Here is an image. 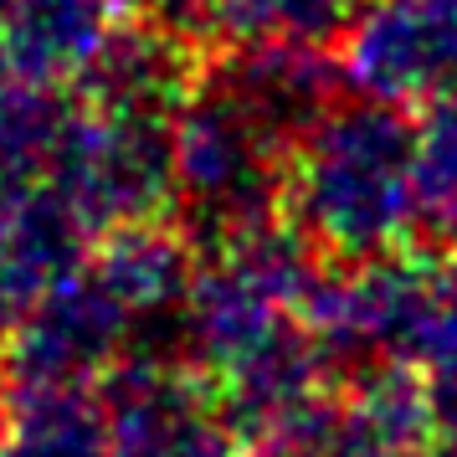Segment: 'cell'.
<instances>
[{"label": "cell", "mask_w": 457, "mask_h": 457, "mask_svg": "<svg viewBox=\"0 0 457 457\" xmlns=\"http://www.w3.org/2000/svg\"><path fill=\"white\" fill-rule=\"evenodd\" d=\"M283 221L324 262H370L416 242V119L386 98H339L283 165Z\"/></svg>", "instance_id": "6da1fadb"}, {"label": "cell", "mask_w": 457, "mask_h": 457, "mask_svg": "<svg viewBox=\"0 0 457 457\" xmlns=\"http://www.w3.org/2000/svg\"><path fill=\"white\" fill-rule=\"evenodd\" d=\"M175 139V221L201 252L283 216L288 145L272 139L211 72L170 119Z\"/></svg>", "instance_id": "7a4b0ae2"}, {"label": "cell", "mask_w": 457, "mask_h": 457, "mask_svg": "<svg viewBox=\"0 0 457 457\" xmlns=\"http://www.w3.org/2000/svg\"><path fill=\"white\" fill-rule=\"evenodd\" d=\"M42 180L57 190L87 237L175 216V139L170 119L72 108Z\"/></svg>", "instance_id": "3957f363"}, {"label": "cell", "mask_w": 457, "mask_h": 457, "mask_svg": "<svg viewBox=\"0 0 457 457\" xmlns=\"http://www.w3.org/2000/svg\"><path fill=\"white\" fill-rule=\"evenodd\" d=\"M113 457H242L227 406L180 354L139 350L98 380Z\"/></svg>", "instance_id": "277c9868"}, {"label": "cell", "mask_w": 457, "mask_h": 457, "mask_svg": "<svg viewBox=\"0 0 457 457\" xmlns=\"http://www.w3.org/2000/svg\"><path fill=\"white\" fill-rule=\"evenodd\" d=\"M129 354H139V329L87 257L5 334L11 386H98Z\"/></svg>", "instance_id": "5b68a950"}, {"label": "cell", "mask_w": 457, "mask_h": 457, "mask_svg": "<svg viewBox=\"0 0 457 457\" xmlns=\"http://www.w3.org/2000/svg\"><path fill=\"white\" fill-rule=\"evenodd\" d=\"M345 83L386 104L457 93V0H354L339 31Z\"/></svg>", "instance_id": "8992f818"}, {"label": "cell", "mask_w": 457, "mask_h": 457, "mask_svg": "<svg viewBox=\"0 0 457 457\" xmlns=\"http://www.w3.org/2000/svg\"><path fill=\"white\" fill-rule=\"evenodd\" d=\"M206 72L288 149L345 98L339 87H350L339 57H329L324 42L221 46V57H211Z\"/></svg>", "instance_id": "52a82bcc"}, {"label": "cell", "mask_w": 457, "mask_h": 457, "mask_svg": "<svg viewBox=\"0 0 457 457\" xmlns=\"http://www.w3.org/2000/svg\"><path fill=\"white\" fill-rule=\"evenodd\" d=\"M206 62L211 52L201 42L175 37V31L129 11L124 21L104 37V46L93 52V62L78 72L72 93L93 108L175 119V108L195 93Z\"/></svg>", "instance_id": "ba28073f"}, {"label": "cell", "mask_w": 457, "mask_h": 457, "mask_svg": "<svg viewBox=\"0 0 457 457\" xmlns=\"http://www.w3.org/2000/svg\"><path fill=\"white\" fill-rule=\"evenodd\" d=\"M87 268L124 303V313L139 329V345H149L154 334H170L175 354H180V309H186L195 268H201V247L190 242V231L175 216L104 231Z\"/></svg>", "instance_id": "9c48e42d"}, {"label": "cell", "mask_w": 457, "mask_h": 457, "mask_svg": "<svg viewBox=\"0 0 457 457\" xmlns=\"http://www.w3.org/2000/svg\"><path fill=\"white\" fill-rule=\"evenodd\" d=\"M87 231L46 180L0 186V339L52 283L83 262Z\"/></svg>", "instance_id": "30bf717a"}, {"label": "cell", "mask_w": 457, "mask_h": 457, "mask_svg": "<svg viewBox=\"0 0 457 457\" xmlns=\"http://www.w3.org/2000/svg\"><path fill=\"white\" fill-rule=\"evenodd\" d=\"M124 16V0H11L0 11V31L26 72H37L42 83L72 87Z\"/></svg>", "instance_id": "8fae6325"}, {"label": "cell", "mask_w": 457, "mask_h": 457, "mask_svg": "<svg viewBox=\"0 0 457 457\" xmlns=\"http://www.w3.org/2000/svg\"><path fill=\"white\" fill-rule=\"evenodd\" d=\"M0 457H113L98 386H16Z\"/></svg>", "instance_id": "7c38bea8"}, {"label": "cell", "mask_w": 457, "mask_h": 457, "mask_svg": "<svg viewBox=\"0 0 457 457\" xmlns=\"http://www.w3.org/2000/svg\"><path fill=\"white\" fill-rule=\"evenodd\" d=\"M67 113L72 108L57 93V83H42L37 72H26L0 31V186L42 180Z\"/></svg>", "instance_id": "4fadbf2b"}, {"label": "cell", "mask_w": 457, "mask_h": 457, "mask_svg": "<svg viewBox=\"0 0 457 457\" xmlns=\"http://www.w3.org/2000/svg\"><path fill=\"white\" fill-rule=\"evenodd\" d=\"M354 0H206L211 42L247 46V42H324L329 46Z\"/></svg>", "instance_id": "5bb4252c"}, {"label": "cell", "mask_w": 457, "mask_h": 457, "mask_svg": "<svg viewBox=\"0 0 457 457\" xmlns=\"http://www.w3.org/2000/svg\"><path fill=\"white\" fill-rule=\"evenodd\" d=\"M416 237L457 247V93L416 119Z\"/></svg>", "instance_id": "9a60e30c"}, {"label": "cell", "mask_w": 457, "mask_h": 457, "mask_svg": "<svg viewBox=\"0 0 457 457\" xmlns=\"http://www.w3.org/2000/svg\"><path fill=\"white\" fill-rule=\"evenodd\" d=\"M427 391H432V421H436V442L457 447V365L442 375H427Z\"/></svg>", "instance_id": "2e32d148"}, {"label": "cell", "mask_w": 457, "mask_h": 457, "mask_svg": "<svg viewBox=\"0 0 457 457\" xmlns=\"http://www.w3.org/2000/svg\"><path fill=\"white\" fill-rule=\"evenodd\" d=\"M11 365H5V350H0V427H5V416H11Z\"/></svg>", "instance_id": "e0dca14e"}]
</instances>
